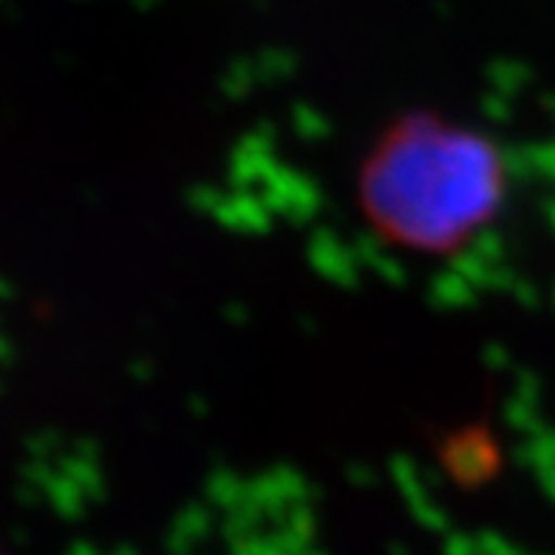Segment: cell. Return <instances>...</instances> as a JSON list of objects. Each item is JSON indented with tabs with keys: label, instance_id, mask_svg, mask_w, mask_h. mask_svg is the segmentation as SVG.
Returning <instances> with one entry per match:
<instances>
[{
	"label": "cell",
	"instance_id": "1",
	"mask_svg": "<svg viewBox=\"0 0 555 555\" xmlns=\"http://www.w3.org/2000/svg\"><path fill=\"white\" fill-rule=\"evenodd\" d=\"M503 160L491 139L433 115L396 124L371 149L358 198L374 232L414 254H451L494 219Z\"/></svg>",
	"mask_w": 555,
	"mask_h": 555
}]
</instances>
